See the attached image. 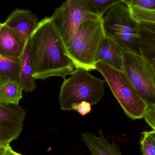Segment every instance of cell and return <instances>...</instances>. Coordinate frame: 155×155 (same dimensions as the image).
I'll return each mask as SVG.
<instances>
[{"label":"cell","mask_w":155,"mask_h":155,"mask_svg":"<svg viewBox=\"0 0 155 155\" xmlns=\"http://www.w3.org/2000/svg\"><path fill=\"white\" fill-rule=\"evenodd\" d=\"M121 2L127 7L137 6L155 10V0H122Z\"/></svg>","instance_id":"20"},{"label":"cell","mask_w":155,"mask_h":155,"mask_svg":"<svg viewBox=\"0 0 155 155\" xmlns=\"http://www.w3.org/2000/svg\"><path fill=\"white\" fill-rule=\"evenodd\" d=\"M124 52L114 41L105 36L97 53L96 62L102 61L116 70L122 71Z\"/></svg>","instance_id":"12"},{"label":"cell","mask_w":155,"mask_h":155,"mask_svg":"<svg viewBox=\"0 0 155 155\" xmlns=\"http://www.w3.org/2000/svg\"><path fill=\"white\" fill-rule=\"evenodd\" d=\"M105 36L103 17L85 21L80 25L66 47L75 68L95 70L97 53Z\"/></svg>","instance_id":"2"},{"label":"cell","mask_w":155,"mask_h":155,"mask_svg":"<svg viewBox=\"0 0 155 155\" xmlns=\"http://www.w3.org/2000/svg\"><path fill=\"white\" fill-rule=\"evenodd\" d=\"M71 75L65 78L60 89L59 100L62 110H73L83 101L93 105L101 101L105 94L104 80L82 68H76Z\"/></svg>","instance_id":"3"},{"label":"cell","mask_w":155,"mask_h":155,"mask_svg":"<svg viewBox=\"0 0 155 155\" xmlns=\"http://www.w3.org/2000/svg\"><path fill=\"white\" fill-rule=\"evenodd\" d=\"M8 147L0 145V155H5Z\"/></svg>","instance_id":"24"},{"label":"cell","mask_w":155,"mask_h":155,"mask_svg":"<svg viewBox=\"0 0 155 155\" xmlns=\"http://www.w3.org/2000/svg\"><path fill=\"white\" fill-rule=\"evenodd\" d=\"M123 71L147 105H155V67L141 55L125 51Z\"/></svg>","instance_id":"6"},{"label":"cell","mask_w":155,"mask_h":155,"mask_svg":"<svg viewBox=\"0 0 155 155\" xmlns=\"http://www.w3.org/2000/svg\"><path fill=\"white\" fill-rule=\"evenodd\" d=\"M131 16L138 23L141 24H155V10L131 6L127 7Z\"/></svg>","instance_id":"17"},{"label":"cell","mask_w":155,"mask_h":155,"mask_svg":"<svg viewBox=\"0 0 155 155\" xmlns=\"http://www.w3.org/2000/svg\"><path fill=\"white\" fill-rule=\"evenodd\" d=\"M26 41L2 23L0 30V56L20 58Z\"/></svg>","instance_id":"10"},{"label":"cell","mask_w":155,"mask_h":155,"mask_svg":"<svg viewBox=\"0 0 155 155\" xmlns=\"http://www.w3.org/2000/svg\"><path fill=\"white\" fill-rule=\"evenodd\" d=\"M2 23H0V30H1V27H2Z\"/></svg>","instance_id":"25"},{"label":"cell","mask_w":155,"mask_h":155,"mask_svg":"<svg viewBox=\"0 0 155 155\" xmlns=\"http://www.w3.org/2000/svg\"><path fill=\"white\" fill-rule=\"evenodd\" d=\"M105 35L120 45L125 51L141 55L139 24L121 2L110 8L103 17Z\"/></svg>","instance_id":"4"},{"label":"cell","mask_w":155,"mask_h":155,"mask_svg":"<svg viewBox=\"0 0 155 155\" xmlns=\"http://www.w3.org/2000/svg\"><path fill=\"white\" fill-rule=\"evenodd\" d=\"M141 144L143 155H155V130L142 132Z\"/></svg>","instance_id":"19"},{"label":"cell","mask_w":155,"mask_h":155,"mask_svg":"<svg viewBox=\"0 0 155 155\" xmlns=\"http://www.w3.org/2000/svg\"><path fill=\"white\" fill-rule=\"evenodd\" d=\"M90 7L98 15L103 16L110 8L122 0H78Z\"/></svg>","instance_id":"18"},{"label":"cell","mask_w":155,"mask_h":155,"mask_svg":"<svg viewBox=\"0 0 155 155\" xmlns=\"http://www.w3.org/2000/svg\"><path fill=\"white\" fill-rule=\"evenodd\" d=\"M5 155H23L18 153L12 150L10 146H9Z\"/></svg>","instance_id":"23"},{"label":"cell","mask_w":155,"mask_h":155,"mask_svg":"<svg viewBox=\"0 0 155 155\" xmlns=\"http://www.w3.org/2000/svg\"><path fill=\"white\" fill-rule=\"evenodd\" d=\"M38 23L37 16L32 12L25 9H16L7 17L4 24L26 41Z\"/></svg>","instance_id":"9"},{"label":"cell","mask_w":155,"mask_h":155,"mask_svg":"<svg viewBox=\"0 0 155 155\" xmlns=\"http://www.w3.org/2000/svg\"><path fill=\"white\" fill-rule=\"evenodd\" d=\"M20 58H9L0 56V79L10 78L18 80L20 75Z\"/></svg>","instance_id":"16"},{"label":"cell","mask_w":155,"mask_h":155,"mask_svg":"<svg viewBox=\"0 0 155 155\" xmlns=\"http://www.w3.org/2000/svg\"><path fill=\"white\" fill-rule=\"evenodd\" d=\"M143 118L153 130H155V105H147Z\"/></svg>","instance_id":"21"},{"label":"cell","mask_w":155,"mask_h":155,"mask_svg":"<svg viewBox=\"0 0 155 155\" xmlns=\"http://www.w3.org/2000/svg\"><path fill=\"white\" fill-rule=\"evenodd\" d=\"M28 39L35 80L53 76L65 79L74 71L73 63L51 17H45L39 22Z\"/></svg>","instance_id":"1"},{"label":"cell","mask_w":155,"mask_h":155,"mask_svg":"<svg viewBox=\"0 0 155 155\" xmlns=\"http://www.w3.org/2000/svg\"><path fill=\"white\" fill-rule=\"evenodd\" d=\"M23 88L18 80L0 79V104L19 105L23 97Z\"/></svg>","instance_id":"15"},{"label":"cell","mask_w":155,"mask_h":155,"mask_svg":"<svg viewBox=\"0 0 155 155\" xmlns=\"http://www.w3.org/2000/svg\"><path fill=\"white\" fill-rule=\"evenodd\" d=\"M141 54L155 67V24H139Z\"/></svg>","instance_id":"13"},{"label":"cell","mask_w":155,"mask_h":155,"mask_svg":"<svg viewBox=\"0 0 155 155\" xmlns=\"http://www.w3.org/2000/svg\"><path fill=\"white\" fill-rule=\"evenodd\" d=\"M21 68L18 81L24 91L32 92L37 87L33 78V68L30 54L29 39H27L23 51L20 58Z\"/></svg>","instance_id":"14"},{"label":"cell","mask_w":155,"mask_h":155,"mask_svg":"<svg viewBox=\"0 0 155 155\" xmlns=\"http://www.w3.org/2000/svg\"><path fill=\"white\" fill-rule=\"evenodd\" d=\"M95 70L100 72L126 114L133 120L143 118L147 104L135 89L123 71L105 63H96Z\"/></svg>","instance_id":"5"},{"label":"cell","mask_w":155,"mask_h":155,"mask_svg":"<svg viewBox=\"0 0 155 155\" xmlns=\"http://www.w3.org/2000/svg\"><path fill=\"white\" fill-rule=\"evenodd\" d=\"M100 17L80 1L66 0L50 17L66 48L82 23Z\"/></svg>","instance_id":"7"},{"label":"cell","mask_w":155,"mask_h":155,"mask_svg":"<svg viewBox=\"0 0 155 155\" xmlns=\"http://www.w3.org/2000/svg\"><path fill=\"white\" fill-rule=\"evenodd\" d=\"M25 116L20 106L0 104V145L8 146L19 137Z\"/></svg>","instance_id":"8"},{"label":"cell","mask_w":155,"mask_h":155,"mask_svg":"<svg viewBox=\"0 0 155 155\" xmlns=\"http://www.w3.org/2000/svg\"><path fill=\"white\" fill-rule=\"evenodd\" d=\"M92 105L86 101H83L76 105L73 110L76 111L81 115H86L92 111Z\"/></svg>","instance_id":"22"},{"label":"cell","mask_w":155,"mask_h":155,"mask_svg":"<svg viewBox=\"0 0 155 155\" xmlns=\"http://www.w3.org/2000/svg\"><path fill=\"white\" fill-rule=\"evenodd\" d=\"M82 138L92 155H122L119 146L114 141L110 143L99 130L98 137L88 132L82 133Z\"/></svg>","instance_id":"11"}]
</instances>
